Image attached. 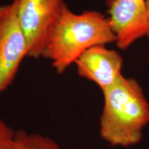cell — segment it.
I'll list each match as a JSON object with an SVG mask.
<instances>
[{
  "label": "cell",
  "mask_w": 149,
  "mask_h": 149,
  "mask_svg": "<svg viewBox=\"0 0 149 149\" xmlns=\"http://www.w3.org/2000/svg\"><path fill=\"white\" fill-rule=\"evenodd\" d=\"M107 5L119 48L125 50L139 38H149L145 0H107Z\"/></svg>",
  "instance_id": "obj_5"
},
{
  "label": "cell",
  "mask_w": 149,
  "mask_h": 149,
  "mask_svg": "<svg viewBox=\"0 0 149 149\" xmlns=\"http://www.w3.org/2000/svg\"><path fill=\"white\" fill-rule=\"evenodd\" d=\"M116 42L109 17L95 10L74 13L66 5L50 35L42 57L64 73L93 46Z\"/></svg>",
  "instance_id": "obj_1"
},
{
  "label": "cell",
  "mask_w": 149,
  "mask_h": 149,
  "mask_svg": "<svg viewBox=\"0 0 149 149\" xmlns=\"http://www.w3.org/2000/svg\"><path fill=\"white\" fill-rule=\"evenodd\" d=\"M15 131L0 119V149H10Z\"/></svg>",
  "instance_id": "obj_8"
},
{
  "label": "cell",
  "mask_w": 149,
  "mask_h": 149,
  "mask_svg": "<svg viewBox=\"0 0 149 149\" xmlns=\"http://www.w3.org/2000/svg\"><path fill=\"white\" fill-rule=\"evenodd\" d=\"M10 149H65L51 137L39 133L17 130Z\"/></svg>",
  "instance_id": "obj_7"
},
{
  "label": "cell",
  "mask_w": 149,
  "mask_h": 149,
  "mask_svg": "<svg viewBox=\"0 0 149 149\" xmlns=\"http://www.w3.org/2000/svg\"><path fill=\"white\" fill-rule=\"evenodd\" d=\"M146 10H147V15H148V19H149V0H146Z\"/></svg>",
  "instance_id": "obj_9"
},
{
  "label": "cell",
  "mask_w": 149,
  "mask_h": 149,
  "mask_svg": "<svg viewBox=\"0 0 149 149\" xmlns=\"http://www.w3.org/2000/svg\"><path fill=\"white\" fill-rule=\"evenodd\" d=\"M74 64L80 77L95 82L104 91L122 75L123 59L117 51L98 45L86 50Z\"/></svg>",
  "instance_id": "obj_6"
},
{
  "label": "cell",
  "mask_w": 149,
  "mask_h": 149,
  "mask_svg": "<svg viewBox=\"0 0 149 149\" xmlns=\"http://www.w3.org/2000/svg\"><path fill=\"white\" fill-rule=\"evenodd\" d=\"M29 44L11 4L0 6V95L15 78Z\"/></svg>",
  "instance_id": "obj_4"
},
{
  "label": "cell",
  "mask_w": 149,
  "mask_h": 149,
  "mask_svg": "<svg viewBox=\"0 0 149 149\" xmlns=\"http://www.w3.org/2000/svg\"><path fill=\"white\" fill-rule=\"evenodd\" d=\"M11 4L27 40L28 57H42L50 35L66 5L64 0H13Z\"/></svg>",
  "instance_id": "obj_3"
},
{
  "label": "cell",
  "mask_w": 149,
  "mask_h": 149,
  "mask_svg": "<svg viewBox=\"0 0 149 149\" xmlns=\"http://www.w3.org/2000/svg\"><path fill=\"white\" fill-rule=\"evenodd\" d=\"M100 118V135L112 146L126 147L141 140L149 122V105L135 79L121 75L106 90Z\"/></svg>",
  "instance_id": "obj_2"
}]
</instances>
